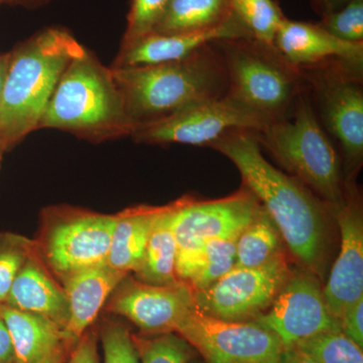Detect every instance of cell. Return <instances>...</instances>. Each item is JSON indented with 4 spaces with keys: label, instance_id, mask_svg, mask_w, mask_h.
<instances>
[{
    "label": "cell",
    "instance_id": "33",
    "mask_svg": "<svg viewBox=\"0 0 363 363\" xmlns=\"http://www.w3.org/2000/svg\"><path fill=\"white\" fill-rule=\"evenodd\" d=\"M363 297L358 298L352 304L348 306L341 315V331L357 344L363 347Z\"/></svg>",
    "mask_w": 363,
    "mask_h": 363
},
{
    "label": "cell",
    "instance_id": "3",
    "mask_svg": "<svg viewBox=\"0 0 363 363\" xmlns=\"http://www.w3.org/2000/svg\"><path fill=\"white\" fill-rule=\"evenodd\" d=\"M111 70L133 130L196 102L224 96L228 88L213 43L180 61Z\"/></svg>",
    "mask_w": 363,
    "mask_h": 363
},
{
    "label": "cell",
    "instance_id": "6",
    "mask_svg": "<svg viewBox=\"0 0 363 363\" xmlns=\"http://www.w3.org/2000/svg\"><path fill=\"white\" fill-rule=\"evenodd\" d=\"M225 66L226 94L267 124L288 116L307 87L302 72L286 63L274 45L252 38L215 40Z\"/></svg>",
    "mask_w": 363,
    "mask_h": 363
},
{
    "label": "cell",
    "instance_id": "20",
    "mask_svg": "<svg viewBox=\"0 0 363 363\" xmlns=\"http://www.w3.org/2000/svg\"><path fill=\"white\" fill-rule=\"evenodd\" d=\"M0 315L13 340L16 363H38L65 344L63 328L49 318L4 303H0Z\"/></svg>",
    "mask_w": 363,
    "mask_h": 363
},
{
    "label": "cell",
    "instance_id": "29",
    "mask_svg": "<svg viewBox=\"0 0 363 363\" xmlns=\"http://www.w3.org/2000/svg\"><path fill=\"white\" fill-rule=\"evenodd\" d=\"M35 248L37 243L23 236L0 234V303L6 302L14 279Z\"/></svg>",
    "mask_w": 363,
    "mask_h": 363
},
{
    "label": "cell",
    "instance_id": "39",
    "mask_svg": "<svg viewBox=\"0 0 363 363\" xmlns=\"http://www.w3.org/2000/svg\"><path fill=\"white\" fill-rule=\"evenodd\" d=\"M9 52L0 55V98H1L2 90H4V82H6L7 69L9 65Z\"/></svg>",
    "mask_w": 363,
    "mask_h": 363
},
{
    "label": "cell",
    "instance_id": "4",
    "mask_svg": "<svg viewBox=\"0 0 363 363\" xmlns=\"http://www.w3.org/2000/svg\"><path fill=\"white\" fill-rule=\"evenodd\" d=\"M39 128H57L101 140L131 135L133 124L111 69L85 51L62 74Z\"/></svg>",
    "mask_w": 363,
    "mask_h": 363
},
{
    "label": "cell",
    "instance_id": "2",
    "mask_svg": "<svg viewBox=\"0 0 363 363\" xmlns=\"http://www.w3.org/2000/svg\"><path fill=\"white\" fill-rule=\"evenodd\" d=\"M85 51L70 33L52 28L9 52L0 98V145L4 152L39 128L62 74Z\"/></svg>",
    "mask_w": 363,
    "mask_h": 363
},
{
    "label": "cell",
    "instance_id": "32",
    "mask_svg": "<svg viewBox=\"0 0 363 363\" xmlns=\"http://www.w3.org/2000/svg\"><path fill=\"white\" fill-rule=\"evenodd\" d=\"M101 341L104 363H140L133 335L123 325H105L101 330Z\"/></svg>",
    "mask_w": 363,
    "mask_h": 363
},
{
    "label": "cell",
    "instance_id": "41",
    "mask_svg": "<svg viewBox=\"0 0 363 363\" xmlns=\"http://www.w3.org/2000/svg\"><path fill=\"white\" fill-rule=\"evenodd\" d=\"M4 150H2L1 145H0V164H1L2 156H4Z\"/></svg>",
    "mask_w": 363,
    "mask_h": 363
},
{
    "label": "cell",
    "instance_id": "21",
    "mask_svg": "<svg viewBox=\"0 0 363 363\" xmlns=\"http://www.w3.org/2000/svg\"><path fill=\"white\" fill-rule=\"evenodd\" d=\"M161 207L143 205L116 215L107 266L126 274L138 269Z\"/></svg>",
    "mask_w": 363,
    "mask_h": 363
},
{
    "label": "cell",
    "instance_id": "26",
    "mask_svg": "<svg viewBox=\"0 0 363 363\" xmlns=\"http://www.w3.org/2000/svg\"><path fill=\"white\" fill-rule=\"evenodd\" d=\"M233 16L252 39L274 45L281 21L286 18L274 0H231Z\"/></svg>",
    "mask_w": 363,
    "mask_h": 363
},
{
    "label": "cell",
    "instance_id": "38",
    "mask_svg": "<svg viewBox=\"0 0 363 363\" xmlns=\"http://www.w3.org/2000/svg\"><path fill=\"white\" fill-rule=\"evenodd\" d=\"M69 348L63 344L38 363H64Z\"/></svg>",
    "mask_w": 363,
    "mask_h": 363
},
{
    "label": "cell",
    "instance_id": "42",
    "mask_svg": "<svg viewBox=\"0 0 363 363\" xmlns=\"http://www.w3.org/2000/svg\"><path fill=\"white\" fill-rule=\"evenodd\" d=\"M4 2H9V0H0V4H4Z\"/></svg>",
    "mask_w": 363,
    "mask_h": 363
},
{
    "label": "cell",
    "instance_id": "16",
    "mask_svg": "<svg viewBox=\"0 0 363 363\" xmlns=\"http://www.w3.org/2000/svg\"><path fill=\"white\" fill-rule=\"evenodd\" d=\"M274 48L286 63L298 70L335 63L363 67V43L337 39L318 23L284 18Z\"/></svg>",
    "mask_w": 363,
    "mask_h": 363
},
{
    "label": "cell",
    "instance_id": "5",
    "mask_svg": "<svg viewBox=\"0 0 363 363\" xmlns=\"http://www.w3.org/2000/svg\"><path fill=\"white\" fill-rule=\"evenodd\" d=\"M255 135L260 147L332 209L344 201L347 181L340 156L318 119L308 87L296 98L288 116Z\"/></svg>",
    "mask_w": 363,
    "mask_h": 363
},
{
    "label": "cell",
    "instance_id": "27",
    "mask_svg": "<svg viewBox=\"0 0 363 363\" xmlns=\"http://www.w3.org/2000/svg\"><path fill=\"white\" fill-rule=\"evenodd\" d=\"M294 347L319 363H363L362 348L342 331L324 332Z\"/></svg>",
    "mask_w": 363,
    "mask_h": 363
},
{
    "label": "cell",
    "instance_id": "30",
    "mask_svg": "<svg viewBox=\"0 0 363 363\" xmlns=\"http://www.w3.org/2000/svg\"><path fill=\"white\" fill-rule=\"evenodd\" d=\"M318 25L337 39L363 43V0L323 14Z\"/></svg>",
    "mask_w": 363,
    "mask_h": 363
},
{
    "label": "cell",
    "instance_id": "36",
    "mask_svg": "<svg viewBox=\"0 0 363 363\" xmlns=\"http://www.w3.org/2000/svg\"><path fill=\"white\" fill-rule=\"evenodd\" d=\"M354 1L357 0H311V4L313 9L317 11L318 14L323 16L325 13L337 11L341 7Z\"/></svg>",
    "mask_w": 363,
    "mask_h": 363
},
{
    "label": "cell",
    "instance_id": "34",
    "mask_svg": "<svg viewBox=\"0 0 363 363\" xmlns=\"http://www.w3.org/2000/svg\"><path fill=\"white\" fill-rule=\"evenodd\" d=\"M68 363H99L97 350V336L86 331L72 350Z\"/></svg>",
    "mask_w": 363,
    "mask_h": 363
},
{
    "label": "cell",
    "instance_id": "11",
    "mask_svg": "<svg viewBox=\"0 0 363 363\" xmlns=\"http://www.w3.org/2000/svg\"><path fill=\"white\" fill-rule=\"evenodd\" d=\"M291 277L284 253L257 267H234L211 286L195 293L196 306L209 316L240 322L257 317Z\"/></svg>",
    "mask_w": 363,
    "mask_h": 363
},
{
    "label": "cell",
    "instance_id": "8",
    "mask_svg": "<svg viewBox=\"0 0 363 363\" xmlns=\"http://www.w3.org/2000/svg\"><path fill=\"white\" fill-rule=\"evenodd\" d=\"M267 125L262 117L226 94L196 102L164 118L140 124L130 136L135 142L147 145L211 147L229 131L259 133Z\"/></svg>",
    "mask_w": 363,
    "mask_h": 363
},
{
    "label": "cell",
    "instance_id": "1",
    "mask_svg": "<svg viewBox=\"0 0 363 363\" xmlns=\"http://www.w3.org/2000/svg\"><path fill=\"white\" fill-rule=\"evenodd\" d=\"M235 164L245 188L271 217L294 255L320 271L326 240L323 203L264 159L255 131H229L211 145Z\"/></svg>",
    "mask_w": 363,
    "mask_h": 363
},
{
    "label": "cell",
    "instance_id": "23",
    "mask_svg": "<svg viewBox=\"0 0 363 363\" xmlns=\"http://www.w3.org/2000/svg\"><path fill=\"white\" fill-rule=\"evenodd\" d=\"M236 240H210L190 252L178 253L177 278L194 292L204 290L235 266Z\"/></svg>",
    "mask_w": 363,
    "mask_h": 363
},
{
    "label": "cell",
    "instance_id": "37",
    "mask_svg": "<svg viewBox=\"0 0 363 363\" xmlns=\"http://www.w3.org/2000/svg\"><path fill=\"white\" fill-rule=\"evenodd\" d=\"M278 363H319L313 359L309 355L297 350V348H286L284 350Z\"/></svg>",
    "mask_w": 363,
    "mask_h": 363
},
{
    "label": "cell",
    "instance_id": "31",
    "mask_svg": "<svg viewBox=\"0 0 363 363\" xmlns=\"http://www.w3.org/2000/svg\"><path fill=\"white\" fill-rule=\"evenodd\" d=\"M169 0H130L128 26L124 33L123 45L154 32Z\"/></svg>",
    "mask_w": 363,
    "mask_h": 363
},
{
    "label": "cell",
    "instance_id": "19",
    "mask_svg": "<svg viewBox=\"0 0 363 363\" xmlns=\"http://www.w3.org/2000/svg\"><path fill=\"white\" fill-rule=\"evenodd\" d=\"M4 304L49 318L63 329L68 319L64 289L52 279L40 262L38 248L18 272Z\"/></svg>",
    "mask_w": 363,
    "mask_h": 363
},
{
    "label": "cell",
    "instance_id": "24",
    "mask_svg": "<svg viewBox=\"0 0 363 363\" xmlns=\"http://www.w3.org/2000/svg\"><path fill=\"white\" fill-rule=\"evenodd\" d=\"M233 18L231 0H169L152 33L200 32L224 25Z\"/></svg>",
    "mask_w": 363,
    "mask_h": 363
},
{
    "label": "cell",
    "instance_id": "15",
    "mask_svg": "<svg viewBox=\"0 0 363 363\" xmlns=\"http://www.w3.org/2000/svg\"><path fill=\"white\" fill-rule=\"evenodd\" d=\"M340 229L341 247L323 289L325 302L334 317L363 297V223L359 202L350 180L346 183L344 201L334 208Z\"/></svg>",
    "mask_w": 363,
    "mask_h": 363
},
{
    "label": "cell",
    "instance_id": "12",
    "mask_svg": "<svg viewBox=\"0 0 363 363\" xmlns=\"http://www.w3.org/2000/svg\"><path fill=\"white\" fill-rule=\"evenodd\" d=\"M255 323L272 332L284 350L329 331H341L340 321L331 314L323 290L315 277L291 274L271 309L255 317Z\"/></svg>",
    "mask_w": 363,
    "mask_h": 363
},
{
    "label": "cell",
    "instance_id": "40",
    "mask_svg": "<svg viewBox=\"0 0 363 363\" xmlns=\"http://www.w3.org/2000/svg\"><path fill=\"white\" fill-rule=\"evenodd\" d=\"M44 1H47V0H9V2H16V4H38Z\"/></svg>",
    "mask_w": 363,
    "mask_h": 363
},
{
    "label": "cell",
    "instance_id": "22",
    "mask_svg": "<svg viewBox=\"0 0 363 363\" xmlns=\"http://www.w3.org/2000/svg\"><path fill=\"white\" fill-rule=\"evenodd\" d=\"M176 201L162 206L152 224L136 279L157 286L179 283L176 274L177 240L173 229Z\"/></svg>",
    "mask_w": 363,
    "mask_h": 363
},
{
    "label": "cell",
    "instance_id": "14",
    "mask_svg": "<svg viewBox=\"0 0 363 363\" xmlns=\"http://www.w3.org/2000/svg\"><path fill=\"white\" fill-rule=\"evenodd\" d=\"M195 306V292L185 283L157 286L126 276L112 293L106 310L143 332L164 334L177 332Z\"/></svg>",
    "mask_w": 363,
    "mask_h": 363
},
{
    "label": "cell",
    "instance_id": "13",
    "mask_svg": "<svg viewBox=\"0 0 363 363\" xmlns=\"http://www.w3.org/2000/svg\"><path fill=\"white\" fill-rule=\"evenodd\" d=\"M262 210L247 189L212 201L182 198L176 201L173 213L177 255L201 247L210 240H238Z\"/></svg>",
    "mask_w": 363,
    "mask_h": 363
},
{
    "label": "cell",
    "instance_id": "9",
    "mask_svg": "<svg viewBox=\"0 0 363 363\" xmlns=\"http://www.w3.org/2000/svg\"><path fill=\"white\" fill-rule=\"evenodd\" d=\"M52 212L37 248L62 281L83 269L107 264L116 215L74 209Z\"/></svg>",
    "mask_w": 363,
    "mask_h": 363
},
{
    "label": "cell",
    "instance_id": "25",
    "mask_svg": "<svg viewBox=\"0 0 363 363\" xmlns=\"http://www.w3.org/2000/svg\"><path fill=\"white\" fill-rule=\"evenodd\" d=\"M281 253V233L262 210L236 240L234 267H262Z\"/></svg>",
    "mask_w": 363,
    "mask_h": 363
},
{
    "label": "cell",
    "instance_id": "28",
    "mask_svg": "<svg viewBox=\"0 0 363 363\" xmlns=\"http://www.w3.org/2000/svg\"><path fill=\"white\" fill-rule=\"evenodd\" d=\"M133 340L142 363H188L193 355L192 346L174 333L154 338L133 336Z\"/></svg>",
    "mask_w": 363,
    "mask_h": 363
},
{
    "label": "cell",
    "instance_id": "7",
    "mask_svg": "<svg viewBox=\"0 0 363 363\" xmlns=\"http://www.w3.org/2000/svg\"><path fill=\"white\" fill-rule=\"evenodd\" d=\"M300 71L320 123L337 143L351 173L363 157L362 67L335 63Z\"/></svg>",
    "mask_w": 363,
    "mask_h": 363
},
{
    "label": "cell",
    "instance_id": "18",
    "mask_svg": "<svg viewBox=\"0 0 363 363\" xmlns=\"http://www.w3.org/2000/svg\"><path fill=\"white\" fill-rule=\"evenodd\" d=\"M128 276L111 267H91L64 279V292L68 303V319L63 329L64 342L69 350L96 319L107 298Z\"/></svg>",
    "mask_w": 363,
    "mask_h": 363
},
{
    "label": "cell",
    "instance_id": "35",
    "mask_svg": "<svg viewBox=\"0 0 363 363\" xmlns=\"http://www.w3.org/2000/svg\"><path fill=\"white\" fill-rule=\"evenodd\" d=\"M0 363H16L13 340L1 315H0Z\"/></svg>",
    "mask_w": 363,
    "mask_h": 363
},
{
    "label": "cell",
    "instance_id": "17",
    "mask_svg": "<svg viewBox=\"0 0 363 363\" xmlns=\"http://www.w3.org/2000/svg\"><path fill=\"white\" fill-rule=\"evenodd\" d=\"M252 38L234 16L224 25L200 32L172 33H150L140 39L121 45L112 68L157 65L180 61L192 56L215 40Z\"/></svg>",
    "mask_w": 363,
    "mask_h": 363
},
{
    "label": "cell",
    "instance_id": "10",
    "mask_svg": "<svg viewBox=\"0 0 363 363\" xmlns=\"http://www.w3.org/2000/svg\"><path fill=\"white\" fill-rule=\"evenodd\" d=\"M176 333L206 363H278L284 351L279 338L260 325L218 319L197 306Z\"/></svg>",
    "mask_w": 363,
    "mask_h": 363
}]
</instances>
